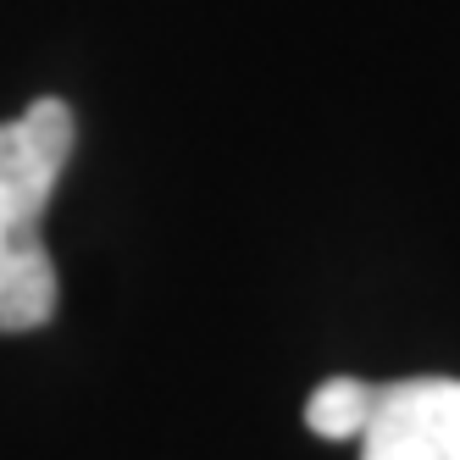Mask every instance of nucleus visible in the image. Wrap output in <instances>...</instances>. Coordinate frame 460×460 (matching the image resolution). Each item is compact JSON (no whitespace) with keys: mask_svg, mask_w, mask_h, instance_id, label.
<instances>
[{"mask_svg":"<svg viewBox=\"0 0 460 460\" xmlns=\"http://www.w3.org/2000/svg\"><path fill=\"white\" fill-rule=\"evenodd\" d=\"M78 145L67 101L40 94L0 122V333H34L56 316V261L40 222Z\"/></svg>","mask_w":460,"mask_h":460,"instance_id":"1","label":"nucleus"},{"mask_svg":"<svg viewBox=\"0 0 460 460\" xmlns=\"http://www.w3.org/2000/svg\"><path fill=\"white\" fill-rule=\"evenodd\" d=\"M377 411V383H360V377H327L311 388L305 400V427L327 444H349L367 433V421Z\"/></svg>","mask_w":460,"mask_h":460,"instance_id":"3","label":"nucleus"},{"mask_svg":"<svg viewBox=\"0 0 460 460\" xmlns=\"http://www.w3.org/2000/svg\"><path fill=\"white\" fill-rule=\"evenodd\" d=\"M360 460H460V377L383 383Z\"/></svg>","mask_w":460,"mask_h":460,"instance_id":"2","label":"nucleus"}]
</instances>
